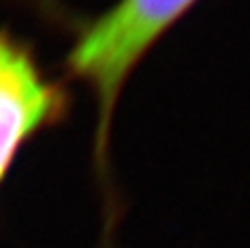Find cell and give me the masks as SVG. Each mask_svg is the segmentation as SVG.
<instances>
[{"label":"cell","mask_w":250,"mask_h":248,"mask_svg":"<svg viewBox=\"0 0 250 248\" xmlns=\"http://www.w3.org/2000/svg\"><path fill=\"white\" fill-rule=\"evenodd\" d=\"M55 105L29 55L0 35V176L18 145L40 127Z\"/></svg>","instance_id":"cell-2"},{"label":"cell","mask_w":250,"mask_h":248,"mask_svg":"<svg viewBox=\"0 0 250 248\" xmlns=\"http://www.w3.org/2000/svg\"><path fill=\"white\" fill-rule=\"evenodd\" d=\"M193 0H121L70 53V66L97 88L101 103V136L125 75L156 35Z\"/></svg>","instance_id":"cell-1"}]
</instances>
